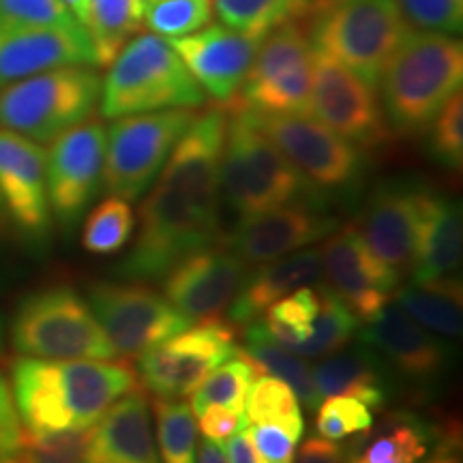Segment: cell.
<instances>
[{"label": "cell", "instance_id": "cell-29", "mask_svg": "<svg viewBox=\"0 0 463 463\" xmlns=\"http://www.w3.org/2000/svg\"><path fill=\"white\" fill-rule=\"evenodd\" d=\"M311 82H314V54L264 82L245 86L232 101L256 114L309 116Z\"/></svg>", "mask_w": 463, "mask_h": 463}, {"label": "cell", "instance_id": "cell-48", "mask_svg": "<svg viewBox=\"0 0 463 463\" xmlns=\"http://www.w3.org/2000/svg\"><path fill=\"white\" fill-rule=\"evenodd\" d=\"M20 422H17V412L11 397L9 384L0 375V455L7 453L20 439Z\"/></svg>", "mask_w": 463, "mask_h": 463}, {"label": "cell", "instance_id": "cell-20", "mask_svg": "<svg viewBox=\"0 0 463 463\" xmlns=\"http://www.w3.org/2000/svg\"><path fill=\"white\" fill-rule=\"evenodd\" d=\"M247 277V262L232 249L206 247L191 253L164 277V294L189 320L219 316Z\"/></svg>", "mask_w": 463, "mask_h": 463}, {"label": "cell", "instance_id": "cell-32", "mask_svg": "<svg viewBox=\"0 0 463 463\" xmlns=\"http://www.w3.org/2000/svg\"><path fill=\"white\" fill-rule=\"evenodd\" d=\"M317 311L311 322V333L303 344L294 347L305 358H322L345 347L347 341L358 331V317L347 309V305L333 292L326 283L316 288Z\"/></svg>", "mask_w": 463, "mask_h": 463}, {"label": "cell", "instance_id": "cell-19", "mask_svg": "<svg viewBox=\"0 0 463 463\" xmlns=\"http://www.w3.org/2000/svg\"><path fill=\"white\" fill-rule=\"evenodd\" d=\"M358 341L372 347L391 372L405 382L431 389L449 369V350L444 341L425 331L399 305H386L372 322H364Z\"/></svg>", "mask_w": 463, "mask_h": 463}, {"label": "cell", "instance_id": "cell-7", "mask_svg": "<svg viewBox=\"0 0 463 463\" xmlns=\"http://www.w3.org/2000/svg\"><path fill=\"white\" fill-rule=\"evenodd\" d=\"M9 335L22 356L50 361H112L118 356L90 305L69 286L34 289L22 298Z\"/></svg>", "mask_w": 463, "mask_h": 463}, {"label": "cell", "instance_id": "cell-49", "mask_svg": "<svg viewBox=\"0 0 463 463\" xmlns=\"http://www.w3.org/2000/svg\"><path fill=\"white\" fill-rule=\"evenodd\" d=\"M223 450L230 463H264L262 455L258 453L256 444H253L251 431H249L247 425H242L239 431L232 433Z\"/></svg>", "mask_w": 463, "mask_h": 463}, {"label": "cell", "instance_id": "cell-14", "mask_svg": "<svg viewBox=\"0 0 463 463\" xmlns=\"http://www.w3.org/2000/svg\"><path fill=\"white\" fill-rule=\"evenodd\" d=\"M106 161V127L97 120L71 127L52 140L45 155L50 213L62 232L71 234L95 200L103 183Z\"/></svg>", "mask_w": 463, "mask_h": 463}, {"label": "cell", "instance_id": "cell-22", "mask_svg": "<svg viewBox=\"0 0 463 463\" xmlns=\"http://www.w3.org/2000/svg\"><path fill=\"white\" fill-rule=\"evenodd\" d=\"M425 189L408 183H384L373 191L356 230L389 269L402 275L414 256Z\"/></svg>", "mask_w": 463, "mask_h": 463}, {"label": "cell", "instance_id": "cell-24", "mask_svg": "<svg viewBox=\"0 0 463 463\" xmlns=\"http://www.w3.org/2000/svg\"><path fill=\"white\" fill-rule=\"evenodd\" d=\"M322 277L320 249H300L289 256L260 264L253 273H247L228 305V320L239 326L260 320L270 305L288 297L294 289L317 283Z\"/></svg>", "mask_w": 463, "mask_h": 463}, {"label": "cell", "instance_id": "cell-30", "mask_svg": "<svg viewBox=\"0 0 463 463\" xmlns=\"http://www.w3.org/2000/svg\"><path fill=\"white\" fill-rule=\"evenodd\" d=\"M84 31L95 67H109L133 34L144 31V0H86Z\"/></svg>", "mask_w": 463, "mask_h": 463}, {"label": "cell", "instance_id": "cell-53", "mask_svg": "<svg viewBox=\"0 0 463 463\" xmlns=\"http://www.w3.org/2000/svg\"><path fill=\"white\" fill-rule=\"evenodd\" d=\"M3 345H5V322L3 317H0V352H3Z\"/></svg>", "mask_w": 463, "mask_h": 463}, {"label": "cell", "instance_id": "cell-38", "mask_svg": "<svg viewBox=\"0 0 463 463\" xmlns=\"http://www.w3.org/2000/svg\"><path fill=\"white\" fill-rule=\"evenodd\" d=\"M317 311L316 288H298L266 309L262 320L270 337L286 347H297L309 337L311 322Z\"/></svg>", "mask_w": 463, "mask_h": 463}, {"label": "cell", "instance_id": "cell-9", "mask_svg": "<svg viewBox=\"0 0 463 463\" xmlns=\"http://www.w3.org/2000/svg\"><path fill=\"white\" fill-rule=\"evenodd\" d=\"M195 109H161L114 118L106 131L103 187L127 202L150 189L167 157L187 131Z\"/></svg>", "mask_w": 463, "mask_h": 463}, {"label": "cell", "instance_id": "cell-47", "mask_svg": "<svg viewBox=\"0 0 463 463\" xmlns=\"http://www.w3.org/2000/svg\"><path fill=\"white\" fill-rule=\"evenodd\" d=\"M356 447H341L328 438H309L300 449L297 463H354Z\"/></svg>", "mask_w": 463, "mask_h": 463}, {"label": "cell", "instance_id": "cell-17", "mask_svg": "<svg viewBox=\"0 0 463 463\" xmlns=\"http://www.w3.org/2000/svg\"><path fill=\"white\" fill-rule=\"evenodd\" d=\"M337 228V217L328 215L324 206L297 202L241 217L225 236V247L245 262L264 264L324 241Z\"/></svg>", "mask_w": 463, "mask_h": 463}, {"label": "cell", "instance_id": "cell-23", "mask_svg": "<svg viewBox=\"0 0 463 463\" xmlns=\"http://www.w3.org/2000/svg\"><path fill=\"white\" fill-rule=\"evenodd\" d=\"M82 463H161L144 392H127L90 427Z\"/></svg>", "mask_w": 463, "mask_h": 463}, {"label": "cell", "instance_id": "cell-13", "mask_svg": "<svg viewBox=\"0 0 463 463\" xmlns=\"http://www.w3.org/2000/svg\"><path fill=\"white\" fill-rule=\"evenodd\" d=\"M309 116L358 148H378L391 131L373 86L314 48Z\"/></svg>", "mask_w": 463, "mask_h": 463}, {"label": "cell", "instance_id": "cell-1", "mask_svg": "<svg viewBox=\"0 0 463 463\" xmlns=\"http://www.w3.org/2000/svg\"><path fill=\"white\" fill-rule=\"evenodd\" d=\"M228 109L195 114L140 208V230L116 264L123 281H157L219 236L222 157Z\"/></svg>", "mask_w": 463, "mask_h": 463}, {"label": "cell", "instance_id": "cell-5", "mask_svg": "<svg viewBox=\"0 0 463 463\" xmlns=\"http://www.w3.org/2000/svg\"><path fill=\"white\" fill-rule=\"evenodd\" d=\"M206 101V92L184 67L170 42L159 34L140 33L109 62L101 82L99 106L103 118L195 109Z\"/></svg>", "mask_w": 463, "mask_h": 463}, {"label": "cell", "instance_id": "cell-45", "mask_svg": "<svg viewBox=\"0 0 463 463\" xmlns=\"http://www.w3.org/2000/svg\"><path fill=\"white\" fill-rule=\"evenodd\" d=\"M264 463H294L298 439L275 425H247Z\"/></svg>", "mask_w": 463, "mask_h": 463}, {"label": "cell", "instance_id": "cell-18", "mask_svg": "<svg viewBox=\"0 0 463 463\" xmlns=\"http://www.w3.org/2000/svg\"><path fill=\"white\" fill-rule=\"evenodd\" d=\"M264 34L241 33L219 22L184 37L167 39L206 95L232 101L245 84Z\"/></svg>", "mask_w": 463, "mask_h": 463}, {"label": "cell", "instance_id": "cell-50", "mask_svg": "<svg viewBox=\"0 0 463 463\" xmlns=\"http://www.w3.org/2000/svg\"><path fill=\"white\" fill-rule=\"evenodd\" d=\"M198 463H230V461H228V457H225L222 442H215V439H204L200 447Z\"/></svg>", "mask_w": 463, "mask_h": 463}, {"label": "cell", "instance_id": "cell-43", "mask_svg": "<svg viewBox=\"0 0 463 463\" xmlns=\"http://www.w3.org/2000/svg\"><path fill=\"white\" fill-rule=\"evenodd\" d=\"M5 26H82L62 0H0V28Z\"/></svg>", "mask_w": 463, "mask_h": 463}, {"label": "cell", "instance_id": "cell-26", "mask_svg": "<svg viewBox=\"0 0 463 463\" xmlns=\"http://www.w3.org/2000/svg\"><path fill=\"white\" fill-rule=\"evenodd\" d=\"M314 380L322 399L345 395L358 399L367 408H382L395 391L389 364L363 344L322 356L314 369Z\"/></svg>", "mask_w": 463, "mask_h": 463}, {"label": "cell", "instance_id": "cell-4", "mask_svg": "<svg viewBox=\"0 0 463 463\" xmlns=\"http://www.w3.org/2000/svg\"><path fill=\"white\" fill-rule=\"evenodd\" d=\"M222 195L239 219L297 202L322 206L314 187L236 103L230 106L225 129Z\"/></svg>", "mask_w": 463, "mask_h": 463}, {"label": "cell", "instance_id": "cell-8", "mask_svg": "<svg viewBox=\"0 0 463 463\" xmlns=\"http://www.w3.org/2000/svg\"><path fill=\"white\" fill-rule=\"evenodd\" d=\"M101 97L92 67H61L9 84L0 92V125L45 144L84 123Z\"/></svg>", "mask_w": 463, "mask_h": 463}, {"label": "cell", "instance_id": "cell-21", "mask_svg": "<svg viewBox=\"0 0 463 463\" xmlns=\"http://www.w3.org/2000/svg\"><path fill=\"white\" fill-rule=\"evenodd\" d=\"M61 67H95L84 26L0 28V86Z\"/></svg>", "mask_w": 463, "mask_h": 463}, {"label": "cell", "instance_id": "cell-27", "mask_svg": "<svg viewBox=\"0 0 463 463\" xmlns=\"http://www.w3.org/2000/svg\"><path fill=\"white\" fill-rule=\"evenodd\" d=\"M239 354L249 358L253 367L258 369V373L275 375V378L286 382L289 389L297 392L300 402L305 403V408L316 410L317 403L322 402L320 392L316 389L314 369L309 367L305 356H300L292 347H286L279 341H275L260 320L247 324L245 344H242Z\"/></svg>", "mask_w": 463, "mask_h": 463}, {"label": "cell", "instance_id": "cell-28", "mask_svg": "<svg viewBox=\"0 0 463 463\" xmlns=\"http://www.w3.org/2000/svg\"><path fill=\"white\" fill-rule=\"evenodd\" d=\"M395 305L402 307L420 326L444 337H459L463 331L461 279L453 275L399 288Z\"/></svg>", "mask_w": 463, "mask_h": 463}, {"label": "cell", "instance_id": "cell-36", "mask_svg": "<svg viewBox=\"0 0 463 463\" xmlns=\"http://www.w3.org/2000/svg\"><path fill=\"white\" fill-rule=\"evenodd\" d=\"M161 463H198V427L189 403L157 397L153 402Z\"/></svg>", "mask_w": 463, "mask_h": 463}, {"label": "cell", "instance_id": "cell-41", "mask_svg": "<svg viewBox=\"0 0 463 463\" xmlns=\"http://www.w3.org/2000/svg\"><path fill=\"white\" fill-rule=\"evenodd\" d=\"M316 410H317V419H316L317 433H320L322 438L335 439V442L345 439L347 436H354V433L369 431L373 425L372 410L354 397H345V395L324 397L320 408Z\"/></svg>", "mask_w": 463, "mask_h": 463}, {"label": "cell", "instance_id": "cell-15", "mask_svg": "<svg viewBox=\"0 0 463 463\" xmlns=\"http://www.w3.org/2000/svg\"><path fill=\"white\" fill-rule=\"evenodd\" d=\"M322 275L326 286L347 305L358 322H372L391 303L402 275L389 269L356 230L337 228L320 249Z\"/></svg>", "mask_w": 463, "mask_h": 463}, {"label": "cell", "instance_id": "cell-12", "mask_svg": "<svg viewBox=\"0 0 463 463\" xmlns=\"http://www.w3.org/2000/svg\"><path fill=\"white\" fill-rule=\"evenodd\" d=\"M86 303L114 350L125 356H137L191 326L187 316L137 281L90 283Z\"/></svg>", "mask_w": 463, "mask_h": 463}, {"label": "cell", "instance_id": "cell-42", "mask_svg": "<svg viewBox=\"0 0 463 463\" xmlns=\"http://www.w3.org/2000/svg\"><path fill=\"white\" fill-rule=\"evenodd\" d=\"M431 153L447 167L463 164V95L461 90L444 103L431 120Z\"/></svg>", "mask_w": 463, "mask_h": 463}, {"label": "cell", "instance_id": "cell-44", "mask_svg": "<svg viewBox=\"0 0 463 463\" xmlns=\"http://www.w3.org/2000/svg\"><path fill=\"white\" fill-rule=\"evenodd\" d=\"M408 22L420 31L459 34L463 28V0H399Z\"/></svg>", "mask_w": 463, "mask_h": 463}, {"label": "cell", "instance_id": "cell-52", "mask_svg": "<svg viewBox=\"0 0 463 463\" xmlns=\"http://www.w3.org/2000/svg\"><path fill=\"white\" fill-rule=\"evenodd\" d=\"M62 3H65V7L75 15V20H78L80 24L84 26V22H86V0H62Z\"/></svg>", "mask_w": 463, "mask_h": 463}, {"label": "cell", "instance_id": "cell-51", "mask_svg": "<svg viewBox=\"0 0 463 463\" xmlns=\"http://www.w3.org/2000/svg\"><path fill=\"white\" fill-rule=\"evenodd\" d=\"M425 463H459V457H457V453H455L453 436H447V438L439 439L436 453H433L431 459Z\"/></svg>", "mask_w": 463, "mask_h": 463}, {"label": "cell", "instance_id": "cell-33", "mask_svg": "<svg viewBox=\"0 0 463 463\" xmlns=\"http://www.w3.org/2000/svg\"><path fill=\"white\" fill-rule=\"evenodd\" d=\"M314 0H213L219 22L249 34H266L286 22L298 20Z\"/></svg>", "mask_w": 463, "mask_h": 463}, {"label": "cell", "instance_id": "cell-40", "mask_svg": "<svg viewBox=\"0 0 463 463\" xmlns=\"http://www.w3.org/2000/svg\"><path fill=\"white\" fill-rule=\"evenodd\" d=\"M86 438L89 430L43 436L22 431L15 447L0 455V463H82Z\"/></svg>", "mask_w": 463, "mask_h": 463}, {"label": "cell", "instance_id": "cell-3", "mask_svg": "<svg viewBox=\"0 0 463 463\" xmlns=\"http://www.w3.org/2000/svg\"><path fill=\"white\" fill-rule=\"evenodd\" d=\"M463 84V43L455 34L410 28L378 86L386 123L399 136L430 131L431 120Z\"/></svg>", "mask_w": 463, "mask_h": 463}, {"label": "cell", "instance_id": "cell-34", "mask_svg": "<svg viewBox=\"0 0 463 463\" xmlns=\"http://www.w3.org/2000/svg\"><path fill=\"white\" fill-rule=\"evenodd\" d=\"M311 54H314L311 34H307L305 28L297 20L286 22V24L277 26L264 34L242 89L264 82V80L273 78V75L307 61V58H311Z\"/></svg>", "mask_w": 463, "mask_h": 463}, {"label": "cell", "instance_id": "cell-25", "mask_svg": "<svg viewBox=\"0 0 463 463\" xmlns=\"http://www.w3.org/2000/svg\"><path fill=\"white\" fill-rule=\"evenodd\" d=\"M463 223L461 206L442 194L425 191L414 256L410 270L412 283H427L449 277L461 262Z\"/></svg>", "mask_w": 463, "mask_h": 463}, {"label": "cell", "instance_id": "cell-6", "mask_svg": "<svg viewBox=\"0 0 463 463\" xmlns=\"http://www.w3.org/2000/svg\"><path fill=\"white\" fill-rule=\"evenodd\" d=\"M311 43L369 86H378L392 52L412 24L399 0H314Z\"/></svg>", "mask_w": 463, "mask_h": 463}, {"label": "cell", "instance_id": "cell-2", "mask_svg": "<svg viewBox=\"0 0 463 463\" xmlns=\"http://www.w3.org/2000/svg\"><path fill=\"white\" fill-rule=\"evenodd\" d=\"M137 375L120 363L50 361L22 356L11 363V397L28 433L90 430Z\"/></svg>", "mask_w": 463, "mask_h": 463}, {"label": "cell", "instance_id": "cell-11", "mask_svg": "<svg viewBox=\"0 0 463 463\" xmlns=\"http://www.w3.org/2000/svg\"><path fill=\"white\" fill-rule=\"evenodd\" d=\"M236 352L234 324L211 316L198 326H187L164 344L140 352L136 367L142 384L155 397L181 399Z\"/></svg>", "mask_w": 463, "mask_h": 463}, {"label": "cell", "instance_id": "cell-46", "mask_svg": "<svg viewBox=\"0 0 463 463\" xmlns=\"http://www.w3.org/2000/svg\"><path fill=\"white\" fill-rule=\"evenodd\" d=\"M198 420L204 438L215 439V442L230 438L232 433L239 431L245 425V416L230 408H223V405H211V408H206L204 412L198 414Z\"/></svg>", "mask_w": 463, "mask_h": 463}, {"label": "cell", "instance_id": "cell-31", "mask_svg": "<svg viewBox=\"0 0 463 463\" xmlns=\"http://www.w3.org/2000/svg\"><path fill=\"white\" fill-rule=\"evenodd\" d=\"M245 425H275L300 439L305 420L297 392L275 375L258 373L245 399Z\"/></svg>", "mask_w": 463, "mask_h": 463}, {"label": "cell", "instance_id": "cell-10", "mask_svg": "<svg viewBox=\"0 0 463 463\" xmlns=\"http://www.w3.org/2000/svg\"><path fill=\"white\" fill-rule=\"evenodd\" d=\"M247 112L317 195L350 194L354 189L363 174L361 148L311 116H270L251 109Z\"/></svg>", "mask_w": 463, "mask_h": 463}, {"label": "cell", "instance_id": "cell-39", "mask_svg": "<svg viewBox=\"0 0 463 463\" xmlns=\"http://www.w3.org/2000/svg\"><path fill=\"white\" fill-rule=\"evenodd\" d=\"M213 15V0H144V26L164 39L200 31Z\"/></svg>", "mask_w": 463, "mask_h": 463}, {"label": "cell", "instance_id": "cell-16", "mask_svg": "<svg viewBox=\"0 0 463 463\" xmlns=\"http://www.w3.org/2000/svg\"><path fill=\"white\" fill-rule=\"evenodd\" d=\"M0 208L28 245L48 242L52 223L45 150L9 129H0Z\"/></svg>", "mask_w": 463, "mask_h": 463}, {"label": "cell", "instance_id": "cell-35", "mask_svg": "<svg viewBox=\"0 0 463 463\" xmlns=\"http://www.w3.org/2000/svg\"><path fill=\"white\" fill-rule=\"evenodd\" d=\"M256 375L258 369L242 354H239V358H234V361L222 363L191 391L194 392L189 403L191 412L198 416L206 408H211V405H223V408H230L245 416V399Z\"/></svg>", "mask_w": 463, "mask_h": 463}, {"label": "cell", "instance_id": "cell-37", "mask_svg": "<svg viewBox=\"0 0 463 463\" xmlns=\"http://www.w3.org/2000/svg\"><path fill=\"white\" fill-rule=\"evenodd\" d=\"M133 234V211L129 202L109 195L90 211L82 230V245L95 256L120 251Z\"/></svg>", "mask_w": 463, "mask_h": 463}]
</instances>
